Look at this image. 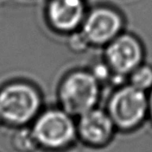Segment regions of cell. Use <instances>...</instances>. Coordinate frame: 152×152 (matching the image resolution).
I'll return each instance as SVG.
<instances>
[{
	"label": "cell",
	"mask_w": 152,
	"mask_h": 152,
	"mask_svg": "<svg viewBox=\"0 0 152 152\" xmlns=\"http://www.w3.org/2000/svg\"><path fill=\"white\" fill-rule=\"evenodd\" d=\"M41 105L38 92L25 83H13L0 90V118L11 125H24L35 117Z\"/></svg>",
	"instance_id": "cell-1"
},
{
	"label": "cell",
	"mask_w": 152,
	"mask_h": 152,
	"mask_svg": "<svg viewBox=\"0 0 152 152\" xmlns=\"http://www.w3.org/2000/svg\"><path fill=\"white\" fill-rule=\"evenodd\" d=\"M99 83L92 73L79 71L68 75L59 89L62 110L80 116L94 109L100 96Z\"/></svg>",
	"instance_id": "cell-2"
},
{
	"label": "cell",
	"mask_w": 152,
	"mask_h": 152,
	"mask_svg": "<svg viewBox=\"0 0 152 152\" xmlns=\"http://www.w3.org/2000/svg\"><path fill=\"white\" fill-rule=\"evenodd\" d=\"M147 113L148 98L145 93L132 85L116 90L107 106V113L114 125L125 130L137 127Z\"/></svg>",
	"instance_id": "cell-3"
},
{
	"label": "cell",
	"mask_w": 152,
	"mask_h": 152,
	"mask_svg": "<svg viewBox=\"0 0 152 152\" xmlns=\"http://www.w3.org/2000/svg\"><path fill=\"white\" fill-rule=\"evenodd\" d=\"M32 133L36 142L48 148H61L73 142L77 125L64 110H50L38 117Z\"/></svg>",
	"instance_id": "cell-4"
},
{
	"label": "cell",
	"mask_w": 152,
	"mask_h": 152,
	"mask_svg": "<svg viewBox=\"0 0 152 152\" xmlns=\"http://www.w3.org/2000/svg\"><path fill=\"white\" fill-rule=\"evenodd\" d=\"M107 64L116 75L131 74L140 65L142 49L135 37L122 34L107 44L106 50Z\"/></svg>",
	"instance_id": "cell-5"
},
{
	"label": "cell",
	"mask_w": 152,
	"mask_h": 152,
	"mask_svg": "<svg viewBox=\"0 0 152 152\" xmlns=\"http://www.w3.org/2000/svg\"><path fill=\"white\" fill-rule=\"evenodd\" d=\"M121 26L122 20L115 12L109 9H97L84 20L83 34L88 43L104 45L119 35Z\"/></svg>",
	"instance_id": "cell-6"
},
{
	"label": "cell",
	"mask_w": 152,
	"mask_h": 152,
	"mask_svg": "<svg viewBox=\"0 0 152 152\" xmlns=\"http://www.w3.org/2000/svg\"><path fill=\"white\" fill-rule=\"evenodd\" d=\"M114 127L115 125L109 113L94 107L80 115L77 132L85 143L99 146L110 140Z\"/></svg>",
	"instance_id": "cell-7"
},
{
	"label": "cell",
	"mask_w": 152,
	"mask_h": 152,
	"mask_svg": "<svg viewBox=\"0 0 152 152\" xmlns=\"http://www.w3.org/2000/svg\"><path fill=\"white\" fill-rule=\"evenodd\" d=\"M84 15L81 0H53L49 7V18L53 26L70 31L80 24Z\"/></svg>",
	"instance_id": "cell-8"
},
{
	"label": "cell",
	"mask_w": 152,
	"mask_h": 152,
	"mask_svg": "<svg viewBox=\"0 0 152 152\" xmlns=\"http://www.w3.org/2000/svg\"><path fill=\"white\" fill-rule=\"evenodd\" d=\"M130 85L142 91L152 88V68L145 65L136 68L130 76Z\"/></svg>",
	"instance_id": "cell-9"
},
{
	"label": "cell",
	"mask_w": 152,
	"mask_h": 152,
	"mask_svg": "<svg viewBox=\"0 0 152 152\" xmlns=\"http://www.w3.org/2000/svg\"><path fill=\"white\" fill-rule=\"evenodd\" d=\"M14 146L20 152H28L34 149L36 142L32 131H27V130H20L16 135L14 136Z\"/></svg>",
	"instance_id": "cell-10"
},
{
	"label": "cell",
	"mask_w": 152,
	"mask_h": 152,
	"mask_svg": "<svg viewBox=\"0 0 152 152\" xmlns=\"http://www.w3.org/2000/svg\"><path fill=\"white\" fill-rule=\"evenodd\" d=\"M110 70H112V69L110 68V66L107 64H99L95 66L94 71L92 72V75L100 81V80L107 79Z\"/></svg>",
	"instance_id": "cell-11"
},
{
	"label": "cell",
	"mask_w": 152,
	"mask_h": 152,
	"mask_svg": "<svg viewBox=\"0 0 152 152\" xmlns=\"http://www.w3.org/2000/svg\"><path fill=\"white\" fill-rule=\"evenodd\" d=\"M148 113H150V115L152 117V91L150 93V96L148 97Z\"/></svg>",
	"instance_id": "cell-12"
},
{
	"label": "cell",
	"mask_w": 152,
	"mask_h": 152,
	"mask_svg": "<svg viewBox=\"0 0 152 152\" xmlns=\"http://www.w3.org/2000/svg\"><path fill=\"white\" fill-rule=\"evenodd\" d=\"M1 121H2V120H1V118H0V122H1Z\"/></svg>",
	"instance_id": "cell-13"
}]
</instances>
